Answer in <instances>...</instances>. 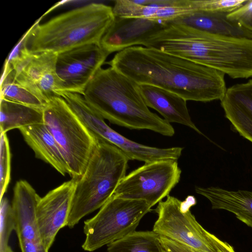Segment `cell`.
<instances>
[{
  "instance_id": "3957f363",
  "label": "cell",
  "mask_w": 252,
  "mask_h": 252,
  "mask_svg": "<svg viewBox=\"0 0 252 252\" xmlns=\"http://www.w3.org/2000/svg\"><path fill=\"white\" fill-rule=\"evenodd\" d=\"M83 95L94 110L111 123L166 136L175 133L170 123L150 110L138 84L111 66L98 70Z\"/></svg>"
},
{
  "instance_id": "5bb4252c",
  "label": "cell",
  "mask_w": 252,
  "mask_h": 252,
  "mask_svg": "<svg viewBox=\"0 0 252 252\" xmlns=\"http://www.w3.org/2000/svg\"><path fill=\"white\" fill-rule=\"evenodd\" d=\"M220 102L233 128L252 143V79L227 89Z\"/></svg>"
},
{
  "instance_id": "8992f818",
  "label": "cell",
  "mask_w": 252,
  "mask_h": 252,
  "mask_svg": "<svg viewBox=\"0 0 252 252\" xmlns=\"http://www.w3.org/2000/svg\"><path fill=\"white\" fill-rule=\"evenodd\" d=\"M43 122L56 140L66 163L68 174L79 179L84 173L98 139L66 101L55 96L43 110Z\"/></svg>"
},
{
  "instance_id": "484cf974",
  "label": "cell",
  "mask_w": 252,
  "mask_h": 252,
  "mask_svg": "<svg viewBox=\"0 0 252 252\" xmlns=\"http://www.w3.org/2000/svg\"><path fill=\"white\" fill-rule=\"evenodd\" d=\"M209 237L218 252H235L233 248L226 242L219 239L214 234L209 232Z\"/></svg>"
},
{
  "instance_id": "277c9868",
  "label": "cell",
  "mask_w": 252,
  "mask_h": 252,
  "mask_svg": "<svg viewBox=\"0 0 252 252\" xmlns=\"http://www.w3.org/2000/svg\"><path fill=\"white\" fill-rule=\"evenodd\" d=\"M115 19L112 8L92 3L74 8L40 24L39 20L26 32V45L33 54H59L81 46L100 44Z\"/></svg>"
},
{
  "instance_id": "ac0fdd59",
  "label": "cell",
  "mask_w": 252,
  "mask_h": 252,
  "mask_svg": "<svg viewBox=\"0 0 252 252\" xmlns=\"http://www.w3.org/2000/svg\"><path fill=\"white\" fill-rule=\"evenodd\" d=\"M36 158L51 165L63 176L68 174L66 163L59 147L44 123L19 129Z\"/></svg>"
},
{
  "instance_id": "603a6c76",
  "label": "cell",
  "mask_w": 252,
  "mask_h": 252,
  "mask_svg": "<svg viewBox=\"0 0 252 252\" xmlns=\"http://www.w3.org/2000/svg\"><path fill=\"white\" fill-rule=\"evenodd\" d=\"M11 153L6 133L0 134V198L4 196L10 180Z\"/></svg>"
},
{
  "instance_id": "2e32d148",
  "label": "cell",
  "mask_w": 252,
  "mask_h": 252,
  "mask_svg": "<svg viewBox=\"0 0 252 252\" xmlns=\"http://www.w3.org/2000/svg\"><path fill=\"white\" fill-rule=\"evenodd\" d=\"M229 13L197 10L178 17L167 24L185 25L210 33L252 39V32L227 18Z\"/></svg>"
},
{
  "instance_id": "9c48e42d",
  "label": "cell",
  "mask_w": 252,
  "mask_h": 252,
  "mask_svg": "<svg viewBox=\"0 0 252 252\" xmlns=\"http://www.w3.org/2000/svg\"><path fill=\"white\" fill-rule=\"evenodd\" d=\"M196 203L193 196L182 201L168 195L155 209L158 219L153 231L185 245L195 252H218L204 228L192 214L190 208Z\"/></svg>"
},
{
  "instance_id": "cb8c5ba5",
  "label": "cell",
  "mask_w": 252,
  "mask_h": 252,
  "mask_svg": "<svg viewBox=\"0 0 252 252\" xmlns=\"http://www.w3.org/2000/svg\"><path fill=\"white\" fill-rule=\"evenodd\" d=\"M227 18L252 32V0H247L242 6L228 14Z\"/></svg>"
},
{
  "instance_id": "d6986e66",
  "label": "cell",
  "mask_w": 252,
  "mask_h": 252,
  "mask_svg": "<svg viewBox=\"0 0 252 252\" xmlns=\"http://www.w3.org/2000/svg\"><path fill=\"white\" fill-rule=\"evenodd\" d=\"M41 123H44L43 110L0 98V134L13 129Z\"/></svg>"
},
{
  "instance_id": "e0dca14e",
  "label": "cell",
  "mask_w": 252,
  "mask_h": 252,
  "mask_svg": "<svg viewBox=\"0 0 252 252\" xmlns=\"http://www.w3.org/2000/svg\"><path fill=\"white\" fill-rule=\"evenodd\" d=\"M195 192L210 202L213 209H221L234 214L252 228V191L228 190L218 187H195Z\"/></svg>"
},
{
  "instance_id": "7c38bea8",
  "label": "cell",
  "mask_w": 252,
  "mask_h": 252,
  "mask_svg": "<svg viewBox=\"0 0 252 252\" xmlns=\"http://www.w3.org/2000/svg\"><path fill=\"white\" fill-rule=\"evenodd\" d=\"M78 180L71 178L64 182L40 197L38 202L37 223L42 242L48 251L58 232L67 225Z\"/></svg>"
},
{
  "instance_id": "d4e9b609",
  "label": "cell",
  "mask_w": 252,
  "mask_h": 252,
  "mask_svg": "<svg viewBox=\"0 0 252 252\" xmlns=\"http://www.w3.org/2000/svg\"><path fill=\"white\" fill-rule=\"evenodd\" d=\"M19 244L21 252H48L42 242L27 241Z\"/></svg>"
},
{
  "instance_id": "9a60e30c",
  "label": "cell",
  "mask_w": 252,
  "mask_h": 252,
  "mask_svg": "<svg viewBox=\"0 0 252 252\" xmlns=\"http://www.w3.org/2000/svg\"><path fill=\"white\" fill-rule=\"evenodd\" d=\"M138 86L146 105L158 112L165 121L185 125L203 135L192 121L185 99L154 85L142 84Z\"/></svg>"
},
{
  "instance_id": "ba28073f",
  "label": "cell",
  "mask_w": 252,
  "mask_h": 252,
  "mask_svg": "<svg viewBox=\"0 0 252 252\" xmlns=\"http://www.w3.org/2000/svg\"><path fill=\"white\" fill-rule=\"evenodd\" d=\"M58 54H33L26 45L23 36L5 62L14 80L28 90L43 103L61 96L62 89L56 69Z\"/></svg>"
},
{
  "instance_id": "f1b7e54d",
  "label": "cell",
  "mask_w": 252,
  "mask_h": 252,
  "mask_svg": "<svg viewBox=\"0 0 252 252\" xmlns=\"http://www.w3.org/2000/svg\"></svg>"
},
{
  "instance_id": "7a4b0ae2",
  "label": "cell",
  "mask_w": 252,
  "mask_h": 252,
  "mask_svg": "<svg viewBox=\"0 0 252 252\" xmlns=\"http://www.w3.org/2000/svg\"><path fill=\"white\" fill-rule=\"evenodd\" d=\"M150 45L233 79L252 77V39L213 34L170 24L152 38Z\"/></svg>"
},
{
  "instance_id": "7402d4cb",
  "label": "cell",
  "mask_w": 252,
  "mask_h": 252,
  "mask_svg": "<svg viewBox=\"0 0 252 252\" xmlns=\"http://www.w3.org/2000/svg\"><path fill=\"white\" fill-rule=\"evenodd\" d=\"M15 229L11 204L8 199L3 197L0 206V252H7L9 247L8 241Z\"/></svg>"
},
{
  "instance_id": "4316f807",
  "label": "cell",
  "mask_w": 252,
  "mask_h": 252,
  "mask_svg": "<svg viewBox=\"0 0 252 252\" xmlns=\"http://www.w3.org/2000/svg\"><path fill=\"white\" fill-rule=\"evenodd\" d=\"M7 252H14L12 250L11 248L9 247Z\"/></svg>"
},
{
  "instance_id": "44dd1931",
  "label": "cell",
  "mask_w": 252,
  "mask_h": 252,
  "mask_svg": "<svg viewBox=\"0 0 252 252\" xmlns=\"http://www.w3.org/2000/svg\"><path fill=\"white\" fill-rule=\"evenodd\" d=\"M0 98L43 110L45 104L32 93L17 83L9 67L4 64L0 83Z\"/></svg>"
},
{
  "instance_id": "30bf717a",
  "label": "cell",
  "mask_w": 252,
  "mask_h": 252,
  "mask_svg": "<svg viewBox=\"0 0 252 252\" xmlns=\"http://www.w3.org/2000/svg\"><path fill=\"white\" fill-rule=\"evenodd\" d=\"M181 174L177 160L145 163L124 177L113 195L143 200L152 208L169 195L180 181Z\"/></svg>"
},
{
  "instance_id": "8fae6325",
  "label": "cell",
  "mask_w": 252,
  "mask_h": 252,
  "mask_svg": "<svg viewBox=\"0 0 252 252\" xmlns=\"http://www.w3.org/2000/svg\"><path fill=\"white\" fill-rule=\"evenodd\" d=\"M109 54L100 43L87 44L58 54L56 69L62 94L83 95L87 86Z\"/></svg>"
},
{
  "instance_id": "5b68a950",
  "label": "cell",
  "mask_w": 252,
  "mask_h": 252,
  "mask_svg": "<svg viewBox=\"0 0 252 252\" xmlns=\"http://www.w3.org/2000/svg\"><path fill=\"white\" fill-rule=\"evenodd\" d=\"M129 160L116 146L98 138L78 180L66 226L73 228L83 217L105 204L126 175Z\"/></svg>"
},
{
  "instance_id": "ffe728a7",
  "label": "cell",
  "mask_w": 252,
  "mask_h": 252,
  "mask_svg": "<svg viewBox=\"0 0 252 252\" xmlns=\"http://www.w3.org/2000/svg\"><path fill=\"white\" fill-rule=\"evenodd\" d=\"M106 252H162L159 235L153 231H135L107 246Z\"/></svg>"
},
{
  "instance_id": "6da1fadb",
  "label": "cell",
  "mask_w": 252,
  "mask_h": 252,
  "mask_svg": "<svg viewBox=\"0 0 252 252\" xmlns=\"http://www.w3.org/2000/svg\"><path fill=\"white\" fill-rule=\"evenodd\" d=\"M107 63L138 84L161 88L186 100H220L227 89L223 73L156 49L134 46Z\"/></svg>"
},
{
  "instance_id": "52a82bcc",
  "label": "cell",
  "mask_w": 252,
  "mask_h": 252,
  "mask_svg": "<svg viewBox=\"0 0 252 252\" xmlns=\"http://www.w3.org/2000/svg\"><path fill=\"white\" fill-rule=\"evenodd\" d=\"M151 208L143 200L112 195L94 216L84 222L83 249L94 251L136 231Z\"/></svg>"
},
{
  "instance_id": "4fadbf2b",
  "label": "cell",
  "mask_w": 252,
  "mask_h": 252,
  "mask_svg": "<svg viewBox=\"0 0 252 252\" xmlns=\"http://www.w3.org/2000/svg\"><path fill=\"white\" fill-rule=\"evenodd\" d=\"M167 24L147 18L115 17L101 39L100 44L109 54L120 52L135 45H142Z\"/></svg>"
},
{
  "instance_id": "83f0119b",
  "label": "cell",
  "mask_w": 252,
  "mask_h": 252,
  "mask_svg": "<svg viewBox=\"0 0 252 252\" xmlns=\"http://www.w3.org/2000/svg\"><path fill=\"white\" fill-rule=\"evenodd\" d=\"M162 252H166V251L163 249Z\"/></svg>"
}]
</instances>
